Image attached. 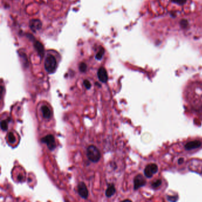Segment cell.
<instances>
[{
  "mask_svg": "<svg viewBox=\"0 0 202 202\" xmlns=\"http://www.w3.org/2000/svg\"><path fill=\"white\" fill-rule=\"evenodd\" d=\"M29 26L32 31L36 32L42 28V22L37 19H33L30 21Z\"/></svg>",
  "mask_w": 202,
  "mask_h": 202,
  "instance_id": "obj_10",
  "label": "cell"
},
{
  "mask_svg": "<svg viewBox=\"0 0 202 202\" xmlns=\"http://www.w3.org/2000/svg\"><path fill=\"white\" fill-rule=\"evenodd\" d=\"M83 83H84V86L86 87V88L88 90V89H90V88H91V84L90 82L88 80H84V82H83Z\"/></svg>",
  "mask_w": 202,
  "mask_h": 202,
  "instance_id": "obj_19",
  "label": "cell"
},
{
  "mask_svg": "<svg viewBox=\"0 0 202 202\" xmlns=\"http://www.w3.org/2000/svg\"><path fill=\"white\" fill-rule=\"evenodd\" d=\"M87 65L84 62L81 63L79 66V70L81 73H85L87 71Z\"/></svg>",
  "mask_w": 202,
  "mask_h": 202,
  "instance_id": "obj_17",
  "label": "cell"
},
{
  "mask_svg": "<svg viewBox=\"0 0 202 202\" xmlns=\"http://www.w3.org/2000/svg\"><path fill=\"white\" fill-rule=\"evenodd\" d=\"M182 162H183V159L180 158V159L179 160V161H178V163H179V164H181Z\"/></svg>",
  "mask_w": 202,
  "mask_h": 202,
  "instance_id": "obj_20",
  "label": "cell"
},
{
  "mask_svg": "<svg viewBox=\"0 0 202 202\" xmlns=\"http://www.w3.org/2000/svg\"><path fill=\"white\" fill-rule=\"evenodd\" d=\"M187 101L193 110L202 112V83L196 81L188 86L185 92Z\"/></svg>",
  "mask_w": 202,
  "mask_h": 202,
  "instance_id": "obj_1",
  "label": "cell"
},
{
  "mask_svg": "<svg viewBox=\"0 0 202 202\" xmlns=\"http://www.w3.org/2000/svg\"><path fill=\"white\" fill-rule=\"evenodd\" d=\"M134 189L138 190L139 188L144 186L146 184V180L141 174L137 175L134 178Z\"/></svg>",
  "mask_w": 202,
  "mask_h": 202,
  "instance_id": "obj_6",
  "label": "cell"
},
{
  "mask_svg": "<svg viewBox=\"0 0 202 202\" xmlns=\"http://www.w3.org/2000/svg\"><path fill=\"white\" fill-rule=\"evenodd\" d=\"M78 192L79 195L83 198H87L88 196V191L84 183L81 182L78 185Z\"/></svg>",
  "mask_w": 202,
  "mask_h": 202,
  "instance_id": "obj_7",
  "label": "cell"
},
{
  "mask_svg": "<svg viewBox=\"0 0 202 202\" xmlns=\"http://www.w3.org/2000/svg\"><path fill=\"white\" fill-rule=\"evenodd\" d=\"M8 138H9V141L10 143L11 144H13L14 143V142L16 141V138L13 132H10L9 134V136H8Z\"/></svg>",
  "mask_w": 202,
  "mask_h": 202,
  "instance_id": "obj_16",
  "label": "cell"
},
{
  "mask_svg": "<svg viewBox=\"0 0 202 202\" xmlns=\"http://www.w3.org/2000/svg\"><path fill=\"white\" fill-rule=\"evenodd\" d=\"M201 142L200 141L195 140L193 141H190L188 143H187L185 145V150L190 151V150H193L194 149H197L200 147H201Z\"/></svg>",
  "mask_w": 202,
  "mask_h": 202,
  "instance_id": "obj_9",
  "label": "cell"
},
{
  "mask_svg": "<svg viewBox=\"0 0 202 202\" xmlns=\"http://www.w3.org/2000/svg\"><path fill=\"white\" fill-rule=\"evenodd\" d=\"M34 46H35L36 50L38 52L39 55L41 57H43L44 55V48H43V46L42 45V44L39 41H36L35 42Z\"/></svg>",
  "mask_w": 202,
  "mask_h": 202,
  "instance_id": "obj_12",
  "label": "cell"
},
{
  "mask_svg": "<svg viewBox=\"0 0 202 202\" xmlns=\"http://www.w3.org/2000/svg\"><path fill=\"white\" fill-rule=\"evenodd\" d=\"M116 192V188L113 184H110L106 191V196L107 197H111Z\"/></svg>",
  "mask_w": 202,
  "mask_h": 202,
  "instance_id": "obj_13",
  "label": "cell"
},
{
  "mask_svg": "<svg viewBox=\"0 0 202 202\" xmlns=\"http://www.w3.org/2000/svg\"><path fill=\"white\" fill-rule=\"evenodd\" d=\"M87 156L88 160L93 162H98L101 157L100 151L94 145H90L87 148Z\"/></svg>",
  "mask_w": 202,
  "mask_h": 202,
  "instance_id": "obj_2",
  "label": "cell"
},
{
  "mask_svg": "<svg viewBox=\"0 0 202 202\" xmlns=\"http://www.w3.org/2000/svg\"><path fill=\"white\" fill-rule=\"evenodd\" d=\"M97 76L99 80L103 83H105L108 80V75L107 71L103 67H101L99 68L97 72Z\"/></svg>",
  "mask_w": 202,
  "mask_h": 202,
  "instance_id": "obj_8",
  "label": "cell"
},
{
  "mask_svg": "<svg viewBox=\"0 0 202 202\" xmlns=\"http://www.w3.org/2000/svg\"><path fill=\"white\" fill-rule=\"evenodd\" d=\"M162 184V181L160 179L157 180L155 181H154L152 183V187L154 188H158Z\"/></svg>",
  "mask_w": 202,
  "mask_h": 202,
  "instance_id": "obj_15",
  "label": "cell"
},
{
  "mask_svg": "<svg viewBox=\"0 0 202 202\" xmlns=\"http://www.w3.org/2000/svg\"><path fill=\"white\" fill-rule=\"evenodd\" d=\"M104 54V49L103 47H101L100 50H99V52L96 55V58L97 60H100V59H102Z\"/></svg>",
  "mask_w": 202,
  "mask_h": 202,
  "instance_id": "obj_14",
  "label": "cell"
},
{
  "mask_svg": "<svg viewBox=\"0 0 202 202\" xmlns=\"http://www.w3.org/2000/svg\"><path fill=\"white\" fill-rule=\"evenodd\" d=\"M56 66L57 62L56 58L50 54L47 55L45 60V68L46 71L49 74L53 73L56 70Z\"/></svg>",
  "mask_w": 202,
  "mask_h": 202,
  "instance_id": "obj_3",
  "label": "cell"
},
{
  "mask_svg": "<svg viewBox=\"0 0 202 202\" xmlns=\"http://www.w3.org/2000/svg\"><path fill=\"white\" fill-rule=\"evenodd\" d=\"M158 170V167L155 164H150L146 166L144 173L147 177L151 178L153 176L154 174L157 173Z\"/></svg>",
  "mask_w": 202,
  "mask_h": 202,
  "instance_id": "obj_5",
  "label": "cell"
},
{
  "mask_svg": "<svg viewBox=\"0 0 202 202\" xmlns=\"http://www.w3.org/2000/svg\"><path fill=\"white\" fill-rule=\"evenodd\" d=\"M41 142L46 144L50 150H53L56 148V142L54 137L52 134H48L41 139Z\"/></svg>",
  "mask_w": 202,
  "mask_h": 202,
  "instance_id": "obj_4",
  "label": "cell"
},
{
  "mask_svg": "<svg viewBox=\"0 0 202 202\" xmlns=\"http://www.w3.org/2000/svg\"><path fill=\"white\" fill-rule=\"evenodd\" d=\"M41 111L43 114V117L45 119H49L51 117L52 113L50 109L47 106H43L41 107Z\"/></svg>",
  "mask_w": 202,
  "mask_h": 202,
  "instance_id": "obj_11",
  "label": "cell"
},
{
  "mask_svg": "<svg viewBox=\"0 0 202 202\" xmlns=\"http://www.w3.org/2000/svg\"><path fill=\"white\" fill-rule=\"evenodd\" d=\"M1 129L3 131H6L8 129V123L6 120H2L1 122Z\"/></svg>",
  "mask_w": 202,
  "mask_h": 202,
  "instance_id": "obj_18",
  "label": "cell"
}]
</instances>
